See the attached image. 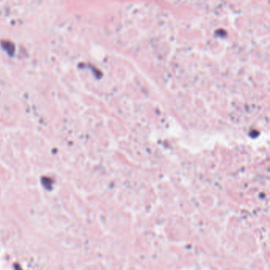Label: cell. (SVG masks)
<instances>
[{
  "label": "cell",
  "mask_w": 270,
  "mask_h": 270,
  "mask_svg": "<svg viewBox=\"0 0 270 270\" xmlns=\"http://www.w3.org/2000/svg\"><path fill=\"white\" fill-rule=\"evenodd\" d=\"M3 47L4 49L7 51V52H8L10 55H12L14 52V45L12 42L9 41H3Z\"/></svg>",
  "instance_id": "obj_1"
},
{
  "label": "cell",
  "mask_w": 270,
  "mask_h": 270,
  "mask_svg": "<svg viewBox=\"0 0 270 270\" xmlns=\"http://www.w3.org/2000/svg\"><path fill=\"white\" fill-rule=\"evenodd\" d=\"M48 183H51L52 184L51 179H49L48 178H42V184H43V185L45 186L46 189L51 188V185H48Z\"/></svg>",
  "instance_id": "obj_2"
}]
</instances>
